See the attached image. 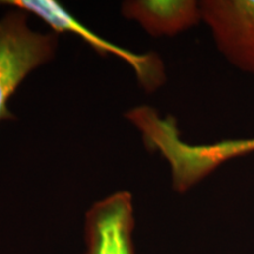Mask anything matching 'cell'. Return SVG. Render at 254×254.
Listing matches in <instances>:
<instances>
[{
	"label": "cell",
	"mask_w": 254,
	"mask_h": 254,
	"mask_svg": "<svg viewBox=\"0 0 254 254\" xmlns=\"http://www.w3.org/2000/svg\"><path fill=\"white\" fill-rule=\"evenodd\" d=\"M26 12L9 11L0 19V120L14 119L8 100L34 68L53 58L58 34H43L27 25Z\"/></svg>",
	"instance_id": "cell-2"
},
{
	"label": "cell",
	"mask_w": 254,
	"mask_h": 254,
	"mask_svg": "<svg viewBox=\"0 0 254 254\" xmlns=\"http://www.w3.org/2000/svg\"><path fill=\"white\" fill-rule=\"evenodd\" d=\"M123 14L139 21L151 36H174L194 26L201 18L200 4L193 0L125 1Z\"/></svg>",
	"instance_id": "cell-6"
},
{
	"label": "cell",
	"mask_w": 254,
	"mask_h": 254,
	"mask_svg": "<svg viewBox=\"0 0 254 254\" xmlns=\"http://www.w3.org/2000/svg\"><path fill=\"white\" fill-rule=\"evenodd\" d=\"M132 195L118 192L92 206L85 220V254H134Z\"/></svg>",
	"instance_id": "cell-5"
},
{
	"label": "cell",
	"mask_w": 254,
	"mask_h": 254,
	"mask_svg": "<svg viewBox=\"0 0 254 254\" xmlns=\"http://www.w3.org/2000/svg\"><path fill=\"white\" fill-rule=\"evenodd\" d=\"M200 8L222 55L254 73V0H206Z\"/></svg>",
	"instance_id": "cell-4"
},
{
	"label": "cell",
	"mask_w": 254,
	"mask_h": 254,
	"mask_svg": "<svg viewBox=\"0 0 254 254\" xmlns=\"http://www.w3.org/2000/svg\"><path fill=\"white\" fill-rule=\"evenodd\" d=\"M127 118L142 133L146 147L159 151L172 171L173 187L183 193L231 159L254 152V138L226 139L211 145H190L180 139L173 117H160L151 107H138Z\"/></svg>",
	"instance_id": "cell-1"
},
{
	"label": "cell",
	"mask_w": 254,
	"mask_h": 254,
	"mask_svg": "<svg viewBox=\"0 0 254 254\" xmlns=\"http://www.w3.org/2000/svg\"><path fill=\"white\" fill-rule=\"evenodd\" d=\"M0 6H9L26 12L27 14H36L52 28L53 33H73L82 38L100 55H112L122 58L133 68L139 82L146 91L157 90L165 82V68L158 55L153 52L138 55L105 40L84 26L56 0H2Z\"/></svg>",
	"instance_id": "cell-3"
}]
</instances>
